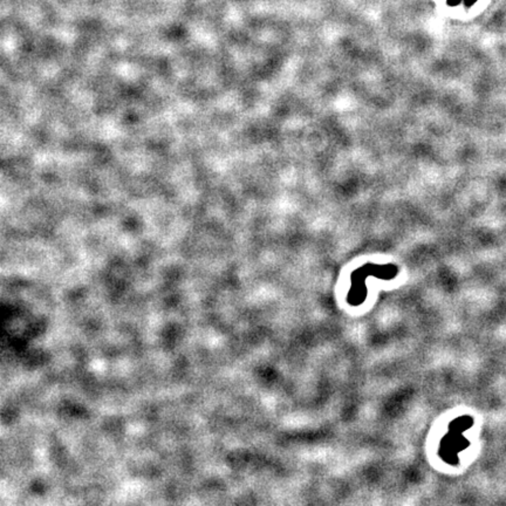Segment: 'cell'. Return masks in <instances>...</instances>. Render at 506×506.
Segmentation results:
<instances>
[{
    "instance_id": "2",
    "label": "cell",
    "mask_w": 506,
    "mask_h": 506,
    "mask_svg": "<svg viewBox=\"0 0 506 506\" xmlns=\"http://www.w3.org/2000/svg\"><path fill=\"white\" fill-rule=\"evenodd\" d=\"M461 1H462V0H448V5L456 6V5H458Z\"/></svg>"
},
{
    "instance_id": "1",
    "label": "cell",
    "mask_w": 506,
    "mask_h": 506,
    "mask_svg": "<svg viewBox=\"0 0 506 506\" xmlns=\"http://www.w3.org/2000/svg\"><path fill=\"white\" fill-rule=\"evenodd\" d=\"M476 1H477V0H464V4H465V6H467V7H471V6L474 5Z\"/></svg>"
}]
</instances>
